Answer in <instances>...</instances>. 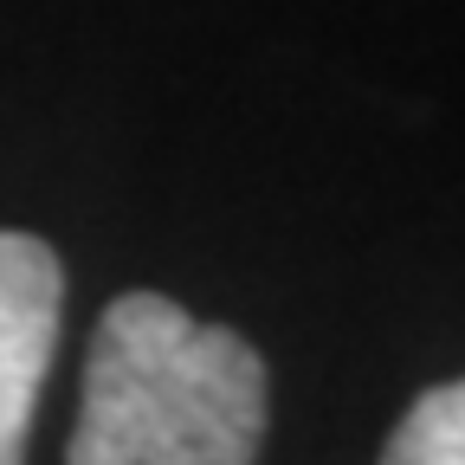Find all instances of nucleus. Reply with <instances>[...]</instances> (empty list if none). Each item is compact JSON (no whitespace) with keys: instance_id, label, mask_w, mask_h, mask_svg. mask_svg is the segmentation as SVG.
Instances as JSON below:
<instances>
[{"instance_id":"f257e3e1","label":"nucleus","mask_w":465,"mask_h":465,"mask_svg":"<svg viewBox=\"0 0 465 465\" xmlns=\"http://www.w3.org/2000/svg\"><path fill=\"white\" fill-rule=\"evenodd\" d=\"M265 446V362L240 330L124 291L91 336L72 465H246Z\"/></svg>"},{"instance_id":"f03ea898","label":"nucleus","mask_w":465,"mask_h":465,"mask_svg":"<svg viewBox=\"0 0 465 465\" xmlns=\"http://www.w3.org/2000/svg\"><path fill=\"white\" fill-rule=\"evenodd\" d=\"M65 265L33 232H0V465L26 452L39 394L58 356Z\"/></svg>"},{"instance_id":"7ed1b4c3","label":"nucleus","mask_w":465,"mask_h":465,"mask_svg":"<svg viewBox=\"0 0 465 465\" xmlns=\"http://www.w3.org/2000/svg\"><path fill=\"white\" fill-rule=\"evenodd\" d=\"M388 465H465V381L420 394L381 446Z\"/></svg>"}]
</instances>
